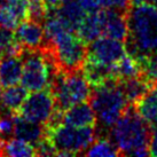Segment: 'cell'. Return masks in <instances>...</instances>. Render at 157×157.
<instances>
[{"mask_svg":"<svg viewBox=\"0 0 157 157\" xmlns=\"http://www.w3.org/2000/svg\"><path fill=\"white\" fill-rule=\"evenodd\" d=\"M128 54L140 57L157 52V7L150 4H132L126 13Z\"/></svg>","mask_w":157,"mask_h":157,"instance_id":"cell-1","label":"cell"},{"mask_svg":"<svg viewBox=\"0 0 157 157\" xmlns=\"http://www.w3.org/2000/svg\"><path fill=\"white\" fill-rule=\"evenodd\" d=\"M150 126L130 105L108 131L109 138L118 148L121 156H148Z\"/></svg>","mask_w":157,"mask_h":157,"instance_id":"cell-2","label":"cell"},{"mask_svg":"<svg viewBox=\"0 0 157 157\" xmlns=\"http://www.w3.org/2000/svg\"><path fill=\"white\" fill-rule=\"evenodd\" d=\"M95 126L78 127L57 122L46 125L45 139L52 146L55 156L83 155L98 138Z\"/></svg>","mask_w":157,"mask_h":157,"instance_id":"cell-3","label":"cell"},{"mask_svg":"<svg viewBox=\"0 0 157 157\" xmlns=\"http://www.w3.org/2000/svg\"><path fill=\"white\" fill-rule=\"evenodd\" d=\"M90 103L95 111L96 127H101L103 132L109 131L131 105L119 80H113L92 88Z\"/></svg>","mask_w":157,"mask_h":157,"instance_id":"cell-4","label":"cell"},{"mask_svg":"<svg viewBox=\"0 0 157 157\" xmlns=\"http://www.w3.org/2000/svg\"><path fill=\"white\" fill-rule=\"evenodd\" d=\"M22 78L21 84L28 92L47 90L60 66L48 48L23 49Z\"/></svg>","mask_w":157,"mask_h":157,"instance_id":"cell-5","label":"cell"},{"mask_svg":"<svg viewBox=\"0 0 157 157\" xmlns=\"http://www.w3.org/2000/svg\"><path fill=\"white\" fill-rule=\"evenodd\" d=\"M49 90L59 111H63L76 103L90 101L92 94L91 84L82 69L64 70L60 68L53 78Z\"/></svg>","mask_w":157,"mask_h":157,"instance_id":"cell-6","label":"cell"},{"mask_svg":"<svg viewBox=\"0 0 157 157\" xmlns=\"http://www.w3.org/2000/svg\"><path fill=\"white\" fill-rule=\"evenodd\" d=\"M56 103L49 88L30 92L23 102L18 115L31 122L47 125L56 113Z\"/></svg>","mask_w":157,"mask_h":157,"instance_id":"cell-7","label":"cell"},{"mask_svg":"<svg viewBox=\"0 0 157 157\" xmlns=\"http://www.w3.org/2000/svg\"><path fill=\"white\" fill-rule=\"evenodd\" d=\"M126 53L124 41L100 36L88 44L85 61L113 68L126 55Z\"/></svg>","mask_w":157,"mask_h":157,"instance_id":"cell-8","label":"cell"},{"mask_svg":"<svg viewBox=\"0 0 157 157\" xmlns=\"http://www.w3.org/2000/svg\"><path fill=\"white\" fill-rule=\"evenodd\" d=\"M57 122L66 123V124L78 127H96V115L91 103L88 101H84V102L71 105L63 111L56 110L54 117L48 124H54Z\"/></svg>","mask_w":157,"mask_h":157,"instance_id":"cell-9","label":"cell"},{"mask_svg":"<svg viewBox=\"0 0 157 157\" xmlns=\"http://www.w3.org/2000/svg\"><path fill=\"white\" fill-rule=\"evenodd\" d=\"M15 37L23 49H40L46 47V33L44 24L33 18L20 22L15 29Z\"/></svg>","mask_w":157,"mask_h":157,"instance_id":"cell-10","label":"cell"},{"mask_svg":"<svg viewBox=\"0 0 157 157\" xmlns=\"http://www.w3.org/2000/svg\"><path fill=\"white\" fill-rule=\"evenodd\" d=\"M126 13L127 12H121L115 9H101V36L110 37L125 43L127 37Z\"/></svg>","mask_w":157,"mask_h":157,"instance_id":"cell-11","label":"cell"},{"mask_svg":"<svg viewBox=\"0 0 157 157\" xmlns=\"http://www.w3.org/2000/svg\"><path fill=\"white\" fill-rule=\"evenodd\" d=\"M46 134V126L43 124L31 122L29 119L23 118L18 113L15 115V131L14 136L21 140H24L29 144L37 146L44 140Z\"/></svg>","mask_w":157,"mask_h":157,"instance_id":"cell-12","label":"cell"},{"mask_svg":"<svg viewBox=\"0 0 157 157\" xmlns=\"http://www.w3.org/2000/svg\"><path fill=\"white\" fill-rule=\"evenodd\" d=\"M23 63L21 55L2 56L0 61V84L8 87L21 83Z\"/></svg>","mask_w":157,"mask_h":157,"instance_id":"cell-13","label":"cell"},{"mask_svg":"<svg viewBox=\"0 0 157 157\" xmlns=\"http://www.w3.org/2000/svg\"><path fill=\"white\" fill-rule=\"evenodd\" d=\"M133 105L149 126L157 127V85L151 86Z\"/></svg>","mask_w":157,"mask_h":157,"instance_id":"cell-14","label":"cell"},{"mask_svg":"<svg viewBox=\"0 0 157 157\" xmlns=\"http://www.w3.org/2000/svg\"><path fill=\"white\" fill-rule=\"evenodd\" d=\"M28 94L29 92L23 86L13 85V86L5 87L2 95H1L0 109L9 111L12 113H18Z\"/></svg>","mask_w":157,"mask_h":157,"instance_id":"cell-15","label":"cell"},{"mask_svg":"<svg viewBox=\"0 0 157 157\" xmlns=\"http://www.w3.org/2000/svg\"><path fill=\"white\" fill-rule=\"evenodd\" d=\"M0 156H38L37 148L33 144L26 142L18 138H10L7 140H2L0 144Z\"/></svg>","mask_w":157,"mask_h":157,"instance_id":"cell-16","label":"cell"},{"mask_svg":"<svg viewBox=\"0 0 157 157\" xmlns=\"http://www.w3.org/2000/svg\"><path fill=\"white\" fill-rule=\"evenodd\" d=\"M100 10L95 12V13L86 14L76 31V33L87 45L102 35L101 33Z\"/></svg>","mask_w":157,"mask_h":157,"instance_id":"cell-17","label":"cell"},{"mask_svg":"<svg viewBox=\"0 0 157 157\" xmlns=\"http://www.w3.org/2000/svg\"><path fill=\"white\" fill-rule=\"evenodd\" d=\"M139 63V76L149 86L157 85V52L136 57Z\"/></svg>","mask_w":157,"mask_h":157,"instance_id":"cell-18","label":"cell"},{"mask_svg":"<svg viewBox=\"0 0 157 157\" xmlns=\"http://www.w3.org/2000/svg\"><path fill=\"white\" fill-rule=\"evenodd\" d=\"M86 156H107V157H113V156H121V153L116 144L108 138V136H100L98 135L92 144L86 149V151L83 154Z\"/></svg>","mask_w":157,"mask_h":157,"instance_id":"cell-19","label":"cell"},{"mask_svg":"<svg viewBox=\"0 0 157 157\" xmlns=\"http://www.w3.org/2000/svg\"><path fill=\"white\" fill-rule=\"evenodd\" d=\"M119 84H121L123 91H124L131 105H134L135 102L150 88V86L140 76L119 80Z\"/></svg>","mask_w":157,"mask_h":157,"instance_id":"cell-20","label":"cell"},{"mask_svg":"<svg viewBox=\"0 0 157 157\" xmlns=\"http://www.w3.org/2000/svg\"><path fill=\"white\" fill-rule=\"evenodd\" d=\"M115 75L118 80H124L139 76V63L136 57L126 53V55L115 66Z\"/></svg>","mask_w":157,"mask_h":157,"instance_id":"cell-21","label":"cell"},{"mask_svg":"<svg viewBox=\"0 0 157 157\" xmlns=\"http://www.w3.org/2000/svg\"><path fill=\"white\" fill-rule=\"evenodd\" d=\"M0 6L9 10L20 22L30 17V5L28 0H0Z\"/></svg>","mask_w":157,"mask_h":157,"instance_id":"cell-22","label":"cell"},{"mask_svg":"<svg viewBox=\"0 0 157 157\" xmlns=\"http://www.w3.org/2000/svg\"><path fill=\"white\" fill-rule=\"evenodd\" d=\"M15 115L0 109V136L2 140L10 139L15 131Z\"/></svg>","mask_w":157,"mask_h":157,"instance_id":"cell-23","label":"cell"},{"mask_svg":"<svg viewBox=\"0 0 157 157\" xmlns=\"http://www.w3.org/2000/svg\"><path fill=\"white\" fill-rule=\"evenodd\" d=\"M101 8L115 9L121 12H127L131 7L132 0H96Z\"/></svg>","mask_w":157,"mask_h":157,"instance_id":"cell-24","label":"cell"},{"mask_svg":"<svg viewBox=\"0 0 157 157\" xmlns=\"http://www.w3.org/2000/svg\"><path fill=\"white\" fill-rule=\"evenodd\" d=\"M20 24V21L9 10L0 6V28H7L15 30Z\"/></svg>","mask_w":157,"mask_h":157,"instance_id":"cell-25","label":"cell"},{"mask_svg":"<svg viewBox=\"0 0 157 157\" xmlns=\"http://www.w3.org/2000/svg\"><path fill=\"white\" fill-rule=\"evenodd\" d=\"M30 5V18L43 22L45 17L44 0H28Z\"/></svg>","mask_w":157,"mask_h":157,"instance_id":"cell-26","label":"cell"},{"mask_svg":"<svg viewBox=\"0 0 157 157\" xmlns=\"http://www.w3.org/2000/svg\"><path fill=\"white\" fill-rule=\"evenodd\" d=\"M149 155L150 156H157V127H154V130L150 133V139H149Z\"/></svg>","mask_w":157,"mask_h":157,"instance_id":"cell-27","label":"cell"},{"mask_svg":"<svg viewBox=\"0 0 157 157\" xmlns=\"http://www.w3.org/2000/svg\"><path fill=\"white\" fill-rule=\"evenodd\" d=\"M1 84H0V105H1V95H2V91H1Z\"/></svg>","mask_w":157,"mask_h":157,"instance_id":"cell-28","label":"cell"},{"mask_svg":"<svg viewBox=\"0 0 157 157\" xmlns=\"http://www.w3.org/2000/svg\"><path fill=\"white\" fill-rule=\"evenodd\" d=\"M1 141H2V139H1V136H0V144H1Z\"/></svg>","mask_w":157,"mask_h":157,"instance_id":"cell-29","label":"cell"},{"mask_svg":"<svg viewBox=\"0 0 157 157\" xmlns=\"http://www.w3.org/2000/svg\"><path fill=\"white\" fill-rule=\"evenodd\" d=\"M1 57H2V56H1V54H0V61H1Z\"/></svg>","mask_w":157,"mask_h":157,"instance_id":"cell-30","label":"cell"}]
</instances>
